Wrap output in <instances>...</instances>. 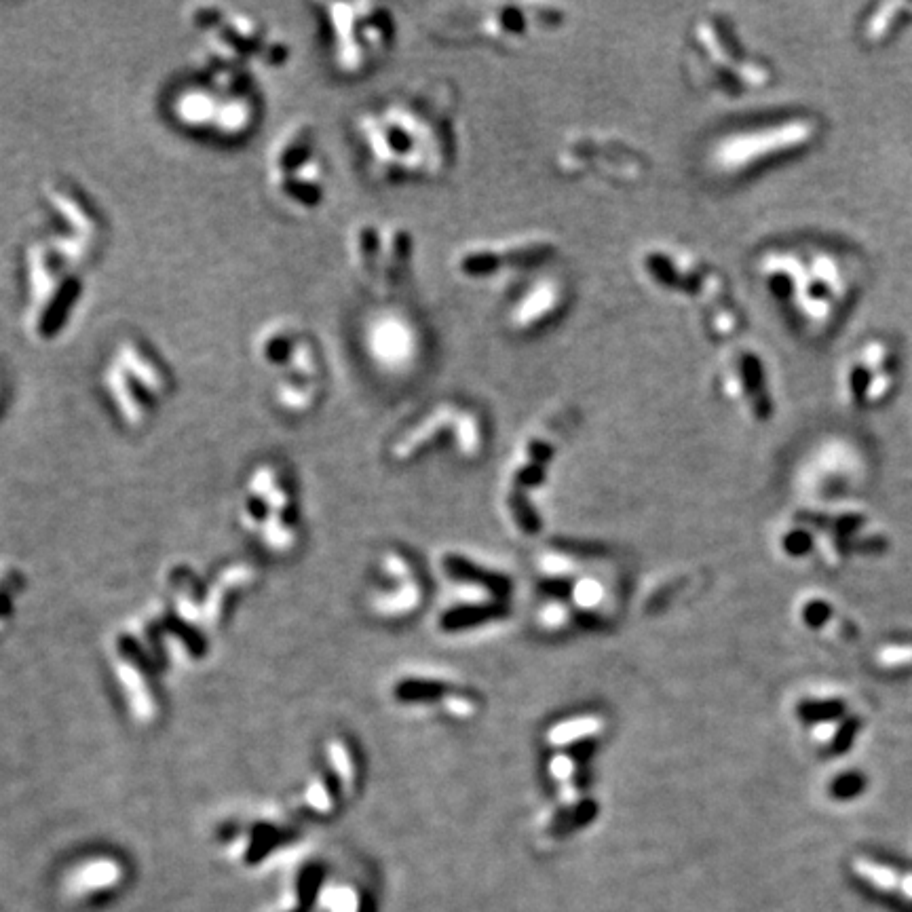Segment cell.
Instances as JSON below:
<instances>
[{
    "label": "cell",
    "mask_w": 912,
    "mask_h": 912,
    "mask_svg": "<svg viewBox=\"0 0 912 912\" xmlns=\"http://www.w3.org/2000/svg\"><path fill=\"white\" fill-rule=\"evenodd\" d=\"M43 197L51 216H55V231L100 247L104 237L102 216L79 186L66 180H51L43 188Z\"/></svg>",
    "instance_id": "cell-22"
},
{
    "label": "cell",
    "mask_w": 912,
    "mask_h": 912,
    "mask_svg": "<svg viewBox=\"0 0 912 912\" xmlns=\"http://www.w3.org/2000/svg\"><path fill=\"white\" fill-rule=\"evenodd\" d=\"M347 258L357 281L376 298L387 300L412 275L416 239L402 220L357 218L347 231Z\"/></svg>",
    "instance_id": "cell-11"
},
{
    "label": "cell",
    "mask_w": 912,
    "mask_h": 912,
    "mask_svg": "<svg viewBox=\"0 0 912 912\" xmlns=\"http://www.w3.org/2000/svg\"><path fill=\"white\" fill-rule=\"evenodd\" d=\"M874 659H877L879 668L887 672H900L912 668V642L883 644Z\"/></svg>",
    "instance_id": "cell-27"
},
{
    "label": "cell",
    "mask_w": 912,
    "mask_h": 912,
    "mask_svg": "<svg viewBox=\"0 0 912 912\" xmlns=\"http://www.w3.org/2000/svg\"><path fill=\"white\" fill-rule=\"evenodd\" d=\"M98 247L53 231L32 239L24 254V328L32 342H53L72 321L87 290V266Z\"/></svg>",
    "instance_id": "cell-4"
},
{
    "label": "cell",
    "mask_w": 912,
    "mask_h": 912,
    "mask_svg": "<svg viewBox=\"0 0 912 912\" xmlns=\"http://www.w3.org/2000/svg\"><path fill=\"white\" fill-rule=\"evenodd\" d=\"M440 444L454 448L465 459H475L486 444L482 412L463 399H437L399 431L393 454L399 461H408Z\"/></svg>",
    "instance_id": "cell-16"
},
{
    "label": "cell",
    "mask_w": 912,
    "mask_h": 912,
    "mask_svg": "<svg viewBox=\"0 0 912 912\" xmlns=\"http://www.w3.org/2000/svg\"><path fill=\"white\" fill-rule=\"evenodd\" d=\"M558 252V239L543 231L473 239L452 252L450 271L467 285H518L551 266Z\"/></svg>",
    "instance_id": "cell-10"
},
{
    "label": "cell",
    "mask_w": 912,
    "mask_h": 912,
    "mask_svg": "<svg viewBox=\"0 0 912 912\" xmlns=\"http://www.w3.org/2000/svg\"><path fill=\"white\" fill-rule=\"evenodd\" d=\"M125 883L123 866L112 858H89L64 874L62 896L79 906L100 904L114 898Z\"/></svg>",
    "instance_id": "cell-23"
},
{
    "label": "cell",
    "mask_w": 912,
    "mask_h": 912,
    "mask_svg": "<svg viewBox=\"0 0 912 912\" xmlns=\"http://www.w3.org/2000/svg\"><path fill=\"white\" fill-rule=\"evenodd\" d=\"M254 364L271 378L273 402L288 414L315 410L326 393V361L317 338L290 317H275L252 338Z\"/></svg>",
    "instance_id": "cell-5"
},
{
    "label": "cell",
    "mask_w": 912,
    "mask_h": 912,
    "mask_svg": "<svg viewBox=\"0 0 912 912\" xmlns=\"http://www.w3.org/2000/svg\"><path fill=\"white\" fill-rule=\"evenodd\" d=\"M566 11L541 3H488L442 19V32L497 49H522L556 34L566 24Z\"/></svg>",
    "instance_id": "cell-14"
},
{
    "label": "cell",
    "mask_w": 912,
    "mask_h": 912,
    "mask_svg": "<svg viewBox=\"0 0 912 912\" xmlns=\"http://www.w3.org/2000/svg\"><path fill=\"white\" fill-rule=\"evenodd\" d=\"M188 24L203 38V53L254 68H277L290 60V45L250 13L218 5L188 9Z\"/></svg>",
    "instance_id": "cell-13"
},
{
    "label": "cell",
    "mask_w": 912,
    "mask_h": 912,
    "mask_svg": "<svg viewBox=\"0 0 912 912\" xmlns=\"http://www.w3.org/2000/svg\"><path fill=\"white\" fill-rule=\"evenodd\" d=\"M328 26L330 60L345 79H364L387 60L395 43V19L380 3L319 5Z\"/></svg>",
    "instance_id": "cell-12"
},
{
    "label": "cell",
    "mask_w": 912,
    "mask_h": 912,
    "mask_svg": "<svg viewBox=\"0 0 912 912\" xmlns=\"http://www.w3.org/2000/svg\"><path fill=\"white\" fill-rule=\"evenodd\" d=\"M820 136V123L809 114L758 121L729 129L708 146L706 165L718 178L735 180L760 167L807 150Z\"/></svg>",
    "instance_id": "cell-8"
},
{
    "label": "cell",
    "mask_w": 912,
    "mask_h": 912,
    "mask_svg": "<svg viewBox=\"0 0 912 912\" xmlns=\"http://www.w3.org/2000/svg\"><path fill=\"white\" fill-rule=\"evenodd\" d=\"M910 13H912V5H906V3L877 5L864 22L862 34L868 43L879 45V43L887 41V38L893 34V30H896L904 19H908L906 15H910Z\"/></svg>",
    "instance_id": "cell-25"
},
{
    "label": "cell",
    "mask_w": 912,
    "mask_h": 912,
    "mask_svg": "<svg viewBox=\"0 0 912 912\" xmlns=\"http://www.w3.org/2000/svg\"><path fill=\"white\" fill-rule=\"evenodd\" d=\"M456 104L448 87L421 85L361 110L355 138L372 180L433 182L456 157Z\"/></svg>",
    "instance_id": "cell-1"
},
{
    "label": "cell",
    "mask_w": 912,
    "mask_h": 912,
    "mask_svg": "<svg viewBox=\"0 0 912 912\" xmlns=\"http://www.w3.org/2000/svg\"><path fill=\"white\" fill-rule=\"evenodd\" d=\"M798 718L815 748L847 752L864 729V714L841 691H817L798 703Z\"/></svg>",
    "instance_id": "cell-21"
},
{
    "label": "cell",
    "mask_w": 912,
    "mask_h": 912,
    "mask_svg": "<svg viewBox=\"0 0 912 912\" xmlns=\"http://www.w3.org/2000/svg\"><path fill=\"white\" fill-rule=\"evenodd\" d=\"M361 349L376 372L404 378L421 368L427 355V332L408 309L380 304L361 323Z\"/></svg>",
    "instance_id": "cell-18"
},
{
    "label": "cell",
    "mask_w": 912,
    "mask_h": 912,
    "mask_svg": "<svg viewBox=\"0 0 912 912\" xmlns=\"http://www.w3.org/2000/svg\"><path fill=\"white\" fill-rule=\"evenodd\" d=\"M898 387V357L883 338H870L839 370V393L849 408H877Z\"/></svg>",
    "instance_id": "cell-20"
},
{
    "label": "cell",
    "mask_w": 912,
    "mask_h": 912,
    "mask_svg": "<svg viewBox=\"0 0 912 912\" xmlns=\"http://www.w3.org/2000/svg\"><path fill=\"white\" fill-rule=\"evenodd\" d=\"M754 269L765 290L809 332L830 328L855 283L845 256L828 247L775 245L758 254Z\"/></svg>",
    "instance_id": "cell-3"
},
{
    "label": "cell",
    "mask_w": 912,
    "mask_h": 912,
    "mask_svg": "<svg viewBox=\"0 0 912 912\" xmlns=\"http://www.w3.org/2000/svg\"><path fill=\"white\" fill-rule=\"evenodd\" d=\"M513 288L516 290L503 307V326L518 338L537 336L556 326L573 300L568 277L554 266L526 277Z\"/></svg>",
    "instance_id": "cell-19"
},
{
    "label": "cell",
    "mask_w": 912,
    "mask_h": 912,
    "mask_svg": "<svg viewBox=\"0 0 912 912\" xmlns=\"http://www.w3.org/2000/svg\"><path fill=\"white\" fill-rule=\"evenodd\" d=\"M684 64L691 81L710 95H746L773 83L771 66L739 41L725 15H697L684 36Z\"/></svg>",
    "instance_id": "cell-6"
},
{
    "label": "cell",
    "mask_w": 912,
    "mask_h": 912,
    "mask_svg": "<svg viewBox=\"0 0 912 912\" xmlns=\"http://www.w3.org/2000/svg\"><path fill=\"white\" fill-rule=\"evenodd\" d=\"M803 621L811 630L828 634L830 638H834L839 632L847 634V630H851L847 617L836 615V608L820 598H811L803 606Z\"/></svg>",
    "instance_id": "cell-26"
},
{
    "label": "cell",
    "mask_w": 912,
    "mask_h": 912,
    "mask_svg": "<svg viewBox=\"0 0 912 912\" xmlns=\"http://www.w3.org/2000/svg\"><path fill=\"white\" fill-rule=\"evenodd\" d=\"M0 402H3V387H0Z\"/></svg>",
    "instance_id": "cell-28"
},
{
    "label": "cell",
    "mask_w": 912,
    "mask_h": 912,
    "mask_svg": "<svg viewBox=\"0 0 912 912\" xmlns=\"http://www.w3.org/2000/svg\"><path fill=\"white\" fill-rule=\"evenodd\" d=\"M642 288L689 309L697 332L720 345L737 340L744 328L729 277L693 247L674 241H646L634 254Z\"/></svg>",
    "instance_id": "cell-2"
},
{
    "label": "cell",
    "mask_w": 912,
    "mask_h": 912,
    "mask_svg": "<svg viewBox=\"0 0 912 912\" xmlns=\"http://www.w3.org/2000/svg\"><path fill=\"white\" fill-rule=\"evenodd\" d=\"M102 391L121 423L138 429L165 406L174 374L148 342L123 338L102 368Z\"/></svg>",
    "instance_id": "cell-9"
},
{
    "label": "cell",
    "mask_w": 912,
    "mask_h": 912,
    "mask_svg": "<svg viewBox=\"0 0 912 912\" xmlns=\"http://www.w3.org/2000/svg\"><path fill=\"white\" fill-rule=\"evenodd\" d=\"M851 870L858 881L872 891L912 904V870H904L883 860L866 858V855H858L851 862Z\"/></svg>",
    "instance_id": "cell-24"
},
{
    "label": "cell",
    "mask_w": 912,
    "mask_h": 912,
    "mask_svg": "<svg viewBox=\"0 0 912 912\" xmlns=\"http://www.w3.org/2000/svg\"><path fill=\"white\" fill-rule=\"evenodd\" d=\"M266 186L285 212L309 218L328 199L330 171L313 123L283 125L266 150Z\"/></svg>",
    "instance_id": "cell-7"
},
{
    "label": "cell",
    "mask_w": 912,
    "mask_h": 912,
    "mask_svg": "<svg viewBox=\"0 0 912 912\" xmlns=\"http://www.w3.org/2000/svg\"><path fill=\"white\" fill-rule=\"evenodd\" d=\"M560 174L611 186H638L649 176L651 163L630 140L604 131H575L556 150Z\"/></svg>",
    "instance_id": "cell-15"
},
{
    "label": "cell",
    "mask_w": 912,
    "mask_h": 912,
    "mask_svg": "<svg viewBox=\"0 0 912 912\" xmlns=\"http://www.w3.org/2000/svg\"><path fill=\"white\" fill-rule=\"evenodd\" d=\"M722 402L750 423H765L773 416L775 395L765 355L746 340L722 345L710 378Z\"/></svg>",
    "instance_id": "cell-17"
}]
</instances>
